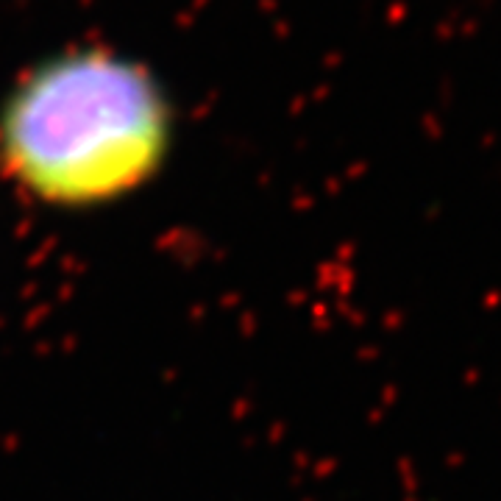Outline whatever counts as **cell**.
Returning <instances> with one entry per match:
<instances>
[{
	"instance_id": "cell-1",
	"label": "cell",
	"mask_w": 501,
	"mask_h": 501,
	"mask_svg": "<svg viewBox=\"0 0 501 501\" xmlns=\"http://www.w3.org/2000/svg\"><path fill=\"white\" fill-rule=\"evenodd\" d=\"M173 112L134 59L84 48L48 59L0 112V159L31 195L87 206L142 187L165 162Z\"/></svg>"
}]
</instances>
